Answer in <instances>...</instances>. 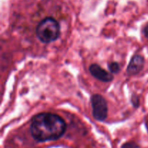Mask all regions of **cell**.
Here are the masks:
<instances>
[{
    "mask_svg": "<svg viewBox=\"0 0 148 148\" xmlns=\"http://www.w3.org/2000/svg\"><path fill=\"white\" fill-rule=\"evenodd\" d=\"M36 33L42 43H50L55 41L60 36V25L59 22L53 17H46L38 25Z\"/></svg>",
    "mask_w": 148,
    "mask_h": 148,
    "instance_id": "obj_2",
    "label": "cell"
},
{
    "mask_svg": "<svg viewBox=\"0 0 148 148\" xmlns=\"http://www.w3.org/2000/svg\"><path fill=\"white\" fill-rule=\"evenodd\" d=\"M143 33H144L145 36L148 39V24L146 25L145 27H144V30H143Z\"/></svg>",
    "mask_w": 148,
    "mask_h": 148,
    "instance_id": "obj_9",
    "label": "cell"
},
{
    "mask_svg": "<svg viewBox=\"0 0 148 148\" xmlns=\"http://www.w3.org/2000/svg\"><path fill=\"white\" fill-rule=\"evenodd\" d=\"M66 130L64 120L60 116L51 113H41L35 116L30 127L31 136L39 143L59 140Z\"/></svg>",
    "mask_w": 148,
    "mask_h": 148,
    "instance_id": "obj_1",
    "label": "cell"
},
{
    "mask_svg": "<svg viewBox=\"0 0 148 148\" xmlns=\"http://www.w3.org/2000/svg\"><path fill=\"white\" fill-rule=\"evenodd\" d=\"M121 148H140L137 143L134 142H128L121 145Z\"/></svg>",
    "mask_w": 148,
    "mask_h": 148,
    "instance_id": "obj_7",
    "label": "cell"
},
{
    "mask_svg": "<svg viewBox=\"0 0 148 148\" xmlns=\"http://www.w3.org/2000/svg\"><path fill=\"white\" fill-rule=\"evenodd\" d=\"M108 70L110 71V72L112 74H117L120 71V65L119 64L117 63V62H111L108 64Z\"/></svg>",
    "mask_w": 148,
    "mask_h": 148,
    "instance_id": "obj_6",
    "label": "cell"
},
{
    "mask_svg": "<svg viewBox=\"0 0 148 148\" xmlns=\"http://www.w3.org/2000/svg\"><path fill=\"white\" fill-rule=\"evenodd\" d=\"M91 106L92 116L95 120L99 121H105L108 116V103L103 97L99 94H94L91 97Z\"/></svg>",
    "mask_w": 148,
    "mask_h": 148,
    "instance_id": "obj_3",
    "label": "cell"
},
{
    "mask_svg": "<svg viewBox=\"0 0 148 148\" xmlns=\"http://www.w3.org/2000/svg\"><path fill=\"white\" fill-rule=\"evenodd\" d=\"M145 65V59L140 55H135L130 60L127 69L129 75H136L143 70Z\"/></svg>",
    "mask_w": 148,
    "mask_h": 148,
    "instance_id": "obj_5",
    "label": "cell"
},
{
    "mask_svg": "<svg viewBox=\"0 0 148 148\" xmlns=\"http://www.w3.org/2000/svg\"><path fill=\"white\" fill-rule=\"evenodd\" d=\"M89 71L94 77L101 82H109L114 79L112 73L108 72L97 64H91L89 67Z\"/></svg>",
    "mask_w": 148,
    "mask_h": 148,
    "instance_id": "obj_4",
    "label": "cell"
},
{
    "mask_svg": "<svg viewBox=\"0 0 148 148\" xmlns=\"http://www.w3.org/2000/svg\"><path fill=\"white\" fill-rule=\"evenodd\" d=\"M131 103L133 105V106L135 107V108H138L140 106V99H139L138 96L135 95H132L131 99Z\"/></svg>",
    "mask_w": 148,
    "mask_h": 148,
    "instance_id": "obj_8",
    "label": "cell"
}]
</instances>
